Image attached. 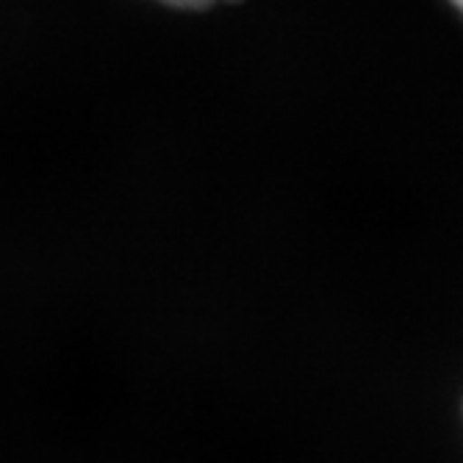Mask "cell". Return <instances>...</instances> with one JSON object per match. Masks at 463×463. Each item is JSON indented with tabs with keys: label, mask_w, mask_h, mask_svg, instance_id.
I'll return each mask as SVG.
<instances>
[{
	"label": "cell",
	"mask_w": 463,
	"mask_h": 463,
	"mask_svg": "<svg viewBox=\"0 0 463 463\" xmlns=\"http://www.w3.org/2000/svg\"><path fill=\"white\" fill-rule=\"evenodd\" d=\"M452 4H455V6H458L460 12H463V0H452Z\"/></svg>",
	"instance_id": "cell-2"
},
{
	"label": "cell",
	"mask_w": 463,
	"mask_h": 463,
	"mask_svg": "<svg viewBox=\"0 0 463 463\" xmlns=\"http://www.w3.org/2000/svg\"><path fill=\"white\" fill-rule=\"evenodd\" d=\"M164 4H173V6H208L214 0H164Z\"/></svg>",
	"instance_id": "cell-1"
}]
</instances>
